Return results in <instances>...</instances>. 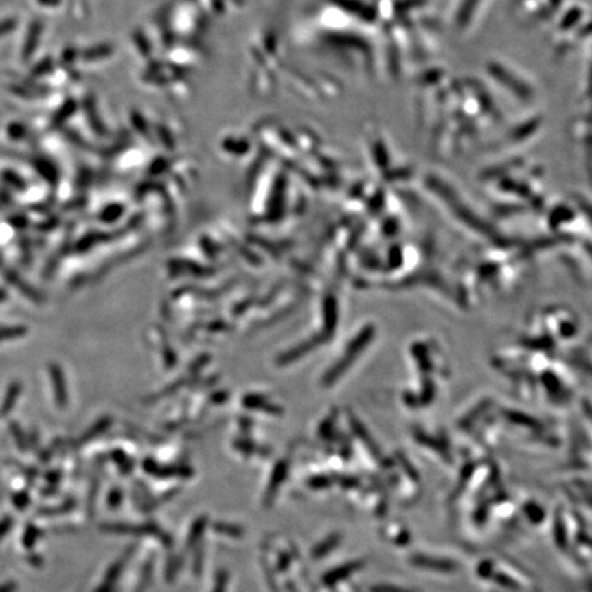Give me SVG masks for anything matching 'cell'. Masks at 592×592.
<instances>
[{"instance_id":"cell-1","label":"cell","mask_w":592,"mask_h":592,"mask_svg":"<svg viewBox=\"0 0 592 592\" xmlns=\"http://www.w3.org/2000/svg\"><path fill=\"white\" fill-rule=\"evenodd\" d=\"M42 33H43V24L39 20L32 21V24L29 25V29H27V33H26V37H25L24 47H23V52H21L23 61H25V62L32 58L33 52L37 49Z\"/></svg>"},{"instance_id":"cell-2","label":"cell","mask_w":592,"mask_h":592,"mask_svg":"<svg viewBox=\"0 0 592 592\" xmlns=\"http://www.w3.org/2000/svg\"><path fill=\"white\" fill-rule=\"evenodd\" d=\"M49 377H51L54 393L56 395V400L61 406H63L65 402L68 400V393L65 388V378H63L62 369L55 364L49 365Z\"/></svg>"},{"instance_id":"cell-3","label":"cell","mask_w":592,"mask_h":592,"mask_svg":"<svg viewBox=\"0 0 592 592\" xmlns=\"http://www.w3.org/2000/svg\"><path fill=\"white\" fill-rule=\"evenodd\" d=\"M77 110V104H75V101L74 100H68V101H65L61 107H59V110L54 114V117H52V120H51V128H59V126H62L63 123H66L72 116L74 114V111Z\"/></svg>"},{"instance_id":"cell-4","label":"cell","mask_w":592,"mask_h":592,"mask_svg":"<svg viewBox=\"0 0 592 592\" xmlns=\"http://www.w3.org/2000/svg\"><path fill=\"white\" fill-rule=\"evenodd\" d=\"M33 164H35L36 171L40 173L42 177L46 178L49 183L54 184V183L58 181V171L51 161L46 159V158H37V159H35Z\"/></svg>"},{"instance_id":"cell-5","label":"cell","mask_w":592,"mask_h":592,"mask_svg":"<svg viewBox=\"0 0 592 592\" xmlns=\"http://www.w3.org/2000/svg\"><path fill=\"white\" fill-rule=\"evenodd\" d=\"M20 393H21V383H18V381L11 383V386L7 390L6 397L3 400V405H1V412H0L1 414H7L14 407V405H16L18 396H20Z\"/></svg>"},{"instance_id":"cell-6","label":"cell","mask_w":592,"mask_h":592,"mask_svg":"<svg viewBox=\"0 0 592 592\" xmlns=\"http://www.w3.org/2000/svg\"><path fill=\"white\" fill-rule=\"evenodd\" d=\"M52 69H54V59L47 56V58L42 59L40 62H37V63L32 68V70H30V75H32L33 78H39V77H43V75H46V74L51 73V72H52Z\"/></svg>"},{"instance_id":"cell-7","label":"cell","mask_w":592,"mask_h":592,"mask_svg":"<svg viewBox=\"0 0 592 592\" xmlns=\"http://www.w3.org/2000/svg\"><path fill=\"white\" fill-rule=\"evenodd\" d=\"M10 91L14 92L16 95L24 97V98H36V97H42V95H46L49 92V90H37V88L30 90L27 87H21V85H11Z\"/></svg>"},{"instance_id":"cell-8","label":"cell","mask_w":592,"mask_h":592,"mask_svg":"<svg viewBox=\"0 0 592 592\" xmlns=\"http://www.w3.org/2000/svg\"><path fill=\"white\" fill-rule=\"evenodd\" d=\"M1 178L4 183H7L8 185L17 188V190H25L26 188V183L24 178H21L17 173L11 172V171H4L1 173Z\"/></svg>"},{"instance_id":"cell-9","label":"cell","mask_w":592,"mask_h":592,"mask_svg":"<svg viewBox=\"0 0 592 592\" xmlns=\"http://www.w3.org/2000/svg\"><path fill=\"white\" fill-rule=\"evenodd\" d=\"M7 135L13 140H21V139H25L27 136V129L25 128V125H23V123H10L7 126Z\"/></svg>"},{"instance_id":"cell-10","label":"cell","mask_w":592,"mask_h":592,"mask_svg":"<svg viewBox=\"0 0 592 592\" xmlns=\"http://www.w3.org/2000/svg\"><path fill=\"white\" fill-rule=\"evenodd\" d=\"M26 333V328L24 326H16V328H4L0 329V342L8 340L13 338H21Z\"/></svg>"},{"instance_id":"cell-11","label":"cell","mask_w":592,"mask_h":592,"mask_svg":"<svg viewBox=\"0 0 592 592\" xmlns=\"http://www.w3.org/2000/svg\"><path fill=\"white\" fill-rule=\"evenodd\" d=\"M17 25H18L17 18H7V20L1 21L0 23V39L7 36L8 33H11L17 27Z\"/></svg>"},{"instance_id":"cell-12","label":"cell","mask_w":592,"mask_h":592,"mask_svg":"<svg viewBox=\"0 0 592 592\" xmlns=\"http://www.w3.org/2000/svg\"><path fill=\"white\" fill-rule=\"evenodd\" d=\"M37 1H39V4L46 6V7H55V6H59L62 3V0H37Z\"/></svg>"},{"instance_id":"cell-13","label":"cell","mask_w":592,"mask_h":592,"mask_svg":"<svg viewBox=\"0 0 592 592\" xmlns=\"http://www.w3.org/2000/svg\"><path fill=\"white\" fill-rule=\"evenodd\" d=\"M74 49H68L65 52H63V61H66V62H69V61H72L74 58Z\"/></svg>"},{"instance_id":"cell-14","label":"cell","mask_w":592,"mask_h":592,"mask_svg":"<svg viewBox=\"0 0 592 592\" xmlns=\"http://www.w3.org/2000/svg\"><path fill=\"white\" fill-rule=\"evenodd\" d=\"M4 297H6V292H4L3 290H0V302H1Z\"/></svg>"}]
</instances>
